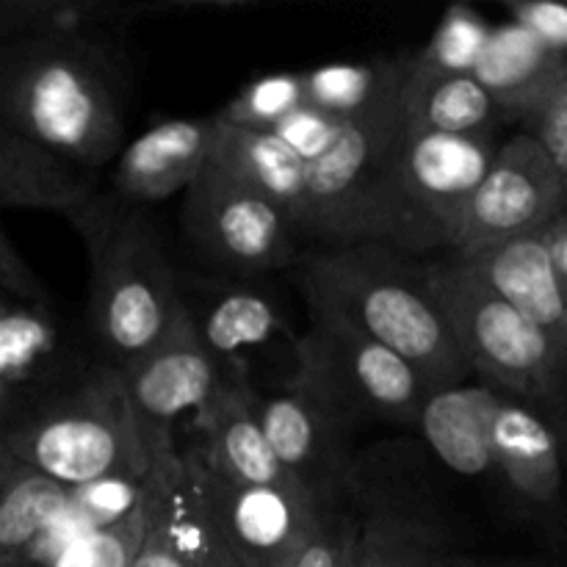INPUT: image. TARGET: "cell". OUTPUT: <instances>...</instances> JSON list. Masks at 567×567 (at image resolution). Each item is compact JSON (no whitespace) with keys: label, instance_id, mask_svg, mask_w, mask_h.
I'll return each mask as SVG.
<instances>
[{"label":"cell","instance_id":"obj_1","mask_svg":"<svg viewBox=\"0 0 567 567\" xmlns=\"http://www.w3.org/2000/svg\"><path fill=\"white\" fill-rule=\"evenodd\" d=\"M131 78L114 33L0 37V127L83 172L125 144Z\"/></svg>","mask_w":567,"mask_h":567},{"label":"cell","instance_id":"obj_2","mask_svg":"<svg viewBox=\"0 0 567 567\" xmlns=\"http://www.w3.org/2000/svg\"><path fill=\"white\" fill-rule=\"evenodd\" d=\"M305 302L413 365L432 391L471 380L449 332L424 258L382 241L308 247L297 260Z\"/></svg>","mask_w":567,"mask_h":567},{"label":"cell","instance_id":"obj_3","mask_svg":"<svg viewBox=\"0 0 567 567\" xmlns=\"http://www.w3.org/2000/svg\"><path fill=\"white\" fill-rule=\"evenodd\" d=\"M89 255V336L103 363L122 369L164 338L181 310L177 271L147 208L114 192L66 214Z\"/></svg>","mask_w":567,"mask_h":567},{"label":"cell","instance_id":"obj_4","mask_svg":"<svg viewBox=\"0 0 567 567\" xmlns=\"http://www.w3.org/2000/svg\"><path fill=\"white\" fill-rule=\"evenodd\" d=\"M0 441L66 491L114 476H150L122 377L103 360L37 408L3 421Z\"/></svg>","mask_w":567,"mask_h":567},{"label":"cell","instance_id":"obj_5","mask_svg":"<svg viewBox=\"0 0 567 567\" xmlns=\"http://www.w3.org/2000/svg\"><path fill=\"white\" fill-rule=\"evenodd\" d=\"M402 131L396 97L365 120L349 122L341 142L308 166L302 205L293 216L302 249L382 241L410 252L396 183Z\"/></svg>","mask_w":567,"mask_h":567},{"label":"cell","instance_id":"obj_6","mask_svg":"<svg viewBox=\"0 0 567 567\" xmlns=\"http://www.w3.org/2000/svg\"><path fill=\"white\" fill-rule=\"evenodd\" d=\"M449 332L471 377L540 410L563 404L567 349L493 297L452 252L424 258Z\"/></svg>","mask_w":567,"mask_h":567},{"label":"cell","instance_id":"obj_7","mask_svg":"<svg viewBox=\"0 0 567 567\" xmlns=\"http://www.w3.org/2000/svg\"><path fill=\"white\" fill-rule=\"evenodd\" d=\"M177 297L221 380L255 393L291 385L302 332H293L269 288L258 280L192 275L177 277Z\"/></svg>","mask_w":567,"mask_h":567},{"label":"cell","instance_id":"obj_8","mask_svg":"<svg viewBox=\"0 0 567 567\" xmlns=\"http://www.w3.org/2000/svg\"><path fill=\"white\" fill-rule=\"evenodd\" d=\"M291 382L330 404L349 426H415L432 388L399 354L330 316L310 313L299 336V369Z\"/></svg>","mask_w":567,"mask_h":567},{"label":"cell","instance_id":"obj_9","mask_svg":"<svg viewBox=\"0 0 567 567\" xmlns=\"http://www.w3.org/2000/svg\"><path fill=\"white\" fill-rule=\"evenodd\" d=\"M183 236L221 277L260 280L291 269L302 241L277 203L208 164L183 192Z\"/></svg>","mask_w":567,"mask_h":567},{"label":"cell","instance_id":"obj_10","mask_svg":"<svg viewBox=\"0 0 567 567\" xmlns=\"http://www.w3.org/2000/svg\"><path fill=\"white\" fill-rule=\"evenodd\" d=\"M116 371L122 377L150 476L177 474L181 468L177 432L183 421L192 424L194 415L225 382L199 343L183 305L164 338Z\"/></svg>","mask_w":567,"mask_h":567},{"label":"cell","instance_id":"obj_11","mask_svg":"<svg viewBox=\"0 0 567 567\" xmlns=\"http://www.w3.org/2000/svg\"><path fill=\"white\" fill-rule=\"evenodd\" d=\"M496 147V138L437 136L404 127L396 183L415 258H432L454 247L465 208Z\"/></svg>","mask_w":567,"mask_h":567},{"label":"cell","instance_id":"obj_12","mask_svg":"<svg viewBox=\"0 0 567 567\" xmlns=\"http://www.w3.org/2000/svg\"><path fill=\"white\" fill-rule=\"evenodd\" d=\"M181 457L197 480L221 548L241 567H286L313 535L321 507L330 498L291 480L280 485H236L208 474L188 449H181Z\"/></svg>","mask_w":567,"mask_h":567},{"label":"cell","instance_id":"obj_13","mask_svg":"<svg viewBox=\"0 0 567 567\" xmlns=\"http://www.w3.org/2000/svg\"><path fill=\"white\" fill-rule=\"evenodd\" d=\"M567 208V175L524 133L498 142L452 249L535 233Z\"/></svg>","mask_w":567,"mask_h":567},{"label":"cell","instance_id":"obj_14","mask_svg":"<svg viewBox=\"0 0 567 567\" xmlns=\"http://www.w3.org/2000/svg\"><path fill=\"white\" fill-rule=\"evenodd\" d=\"M94 360L53 305L9 299L0 310V424L75 382Z\"/></svg>","mask_w":567,"mask_h":567},{"label":"cell","instance_id":"obj_15","mask_svg":"<svg viewBox=\"0 0 567 567\" xmlns=\"http://www.w3.org/2000/svg\"><path fill=\"white\" fill-rule=\"evenodd\" d=\"M258 419L282 474L319 496L347 493L352 474V426L308 388L291 385L260 393Z\"/></svg>","mask_w":567,"mask_h":567},{"label":"cell","instance_id":"obj_16","mask_svg":"<svg viewBox=\"0 0 567 567\" xmlns=\"http://www.w3.org/2000/svg\"><path fill=\"white\" fill-rule=\"evenodd\" d=\"M216 120H166L116 153L111 192L133 205L164 203L183 194L210 164Z\"/></svg>","mask_w":567,"mask_h":567},{"label":"cell","instance_id":"obj_17","mask_svg":"<svg viewBox=\"0 0 567 567\" xmlns=\"http://www.w3.org/2000/svg\"><path fill=\"white\" fill-rule=\"evenodd\" d=\"M449 252L493 297L518 310L524 319H529L546 336H551L559 347L567 349V288L559 286V280L554 277L537 230L474 244V247L449 249Z\"/></svg>","mask_w":567,"mask_h":567},{"label":"cell","instance_id":"obj_18","mask_svg":"<svg viewBox=\"0 0 567 567\" xmlns=\"http://www.w3.org/2000/svg\"><path fill=\"white\" fill-rule=\"evenodd\" d=\"M260 393L221 382L214 396L192 419L197 437L186 446L208 474L236 485H280L288 482L277 465L258 419Z\"/></svg>","mask_w":567,"mask_h":567},{"label":"cell","instance_id":"obj_19","mask_svg":"<svg viewBox=\"0 0 567 567\" xmlns=\"http://www.w3.org/2000/svg\"><path fill=\"white\" fill-rule=\"evenodd\" d=\"M487 454L493 474L526 504L559 507V432L546 410L498 391L487 419Z\"/></svg>","mask_w":567,"mask_h":567},{"label":"cell","instance_id":"obj_20","mask_svg":"<svg viewBox=\"0 0 567 567\" xmlns=\"http://www.w3.org/2000/svg\"><path fill=\"white\" fill-rule=\"evenodd\" d=\"M219 548L197 480L181 457L177 474L153 476L150 524L131 567H208Z\"/></svg>","mask_w":567,"mask_h":567},{"label":"cell","instance_id":"obj_21","mask_svg":"<svg viewBox=\"0 0 567 567\" xmlns=\"http://www.w3.org/2000/svg\"><path fill=\"white\" fill-rule=\"evenodd\" d=\"M147 480L114 476V480L89 482L66 491L61 507L44 520L37 535L28 537L20 548L0 557V567H50L66 548L81 543L94 532L109 529L144 502L150 491Z\"/></svg>","mask_w":567,"mask_h":567},{"label":"cell","instance_id":"obj_22","mask_svg":"<svg viewBox=\"0 0 567 567\" xmlns=\"http://www.w3.org/2000/svg\"><path fill=\"white\" fill-rule=\"evenodd\" d=\"M498 391L482 382L437 388L421 404L415 426L452 471L463 476L493 474L487 454V419Z\"/></svg>","mask_w":567,"mask_h":567},{"label":"cell","instance_id":"obj_23","mask_svg":"<svg viewBox=\"0 0 567 567\" xmlns=\"http://www.w3.org/2000/svg\"><path fill=\"white\" fill-rule=\"evenodd\" d=\"M563 72H567V59L554 55L513 22H502L491 28L471 78L491 94L504 120L520 122V116Z\"/></svg>","mask_w":567,"mask_h":567},{"label":"cell","instance_id":"obj_24","mask_svg":"<svg viewBox=\"0 0 567 567\" xmlns=\"http://www.w3.org/2000/svg\"><path fill=\"white\" fill-rule=\"evenodd\" d=\"M97 192L92 172H83L37 144L0 127V208H33L72 214Z\"/></svg>","mask_w":567,"mask_h":567},{"label":"cell","instance_id":"obj_25","mask_svg":"<svg viewBox=\"0 0 567 567\" xmlns=\"http://www.w3.org/2000/svg\"><path fill=\"white\" fill-rule=\"evenodd\" d=\"M210 166L280 205L293 225V216L305 197L310 164L293 155L275 133L247 131V127H233L216 120Z\"/></svg>","mask_w":567,"mask_h":567},{"label":"cell","instance_id":"obj_26","mask_svg":"<svg viewBox=\"0 0 567 567\" xmlns=\"http://www.w3.org/2000/svg\"><path fill=\"white\" fill-rule=\"evenodd\" d=\"M402 122L413 133L496 138L504 114L471 75L413 78L408 72L402 94Z\"/></svg>","mask_w":567,"mask_h":567},{"label":"cell","instance_id":"obj_27","mask_svg":"<svg viewBox=\"0 0 567 567\" xmlns=\"http://www.w3.org/2000/svg\"><path fill=\"white\" fill-rule=\"evenodd\" d=\"M408 78V59L336 61L302 72L305 100L341 122H358L399 97Z\"/></svg>","mask_w":567,"mask_h":567},{"label":"cell","instance_id":"obj_28","mask_svg":"<svg viewBox=\"0 0 567 567\" xmlns=\"http://www.w3.org/2000/svg\"><path fill=\"white\" fill-rule=\"evenodd\" d=\"M454 551L430 520L399 513H377L358 524V567H452Z\"/></svg>","mask_w":567,"mask_h":567},{"label":"cell","instance_id":"obj_29","mask_svg":"<svg viewBox=\"0 0 567 567\" xmlns=\"http://www.w3.org/2000/svg\"><path fill=\"white\" fill-rule=\"evenodd\" d=\"M64 496L66 487L50 482L0 441V557L37 535Z\"/></svg>","mask_w":567,"mask_h":567},{"label":"cell","instance_id":"obj_30","mask_svg":"<svg viewBox=\"0 0 567 567\" xmlns=\"http://www.w3.org/2000/svg\"><path fill=\"white\" fill-rule=\"evenodd\" d=\"M491 28V22L471 6H449L424 50L408 59V72L413 78L474 75Z\"/></svg>","mask_w":567,"mask_h":567},{"label":"cell","instance_id":"obj_31","mask_svg":"<svg viewBox=\"0 0 567 567\" xmlns=\"http://www.w3.org/2000/svg\"><path fill=\"white\" fill-rule=\"evenodd\" d=\"M305 103L308 100H305L302 72H277V75L255 78L214 116L233 127L271 131L282 116H288Z\"/></svg>","mask_w":567,"mask_h":567},{"label":"cell","instance_id":"obj_32","mask_svg":"<svg viewBox=\"0 0 567 567\" xmlns=\"http://www.w3.org/2000/svg\"><path fill=\"white\" fill-rule=\"evenodd\" d=\"M150 498H153V482L144 502L133 513L111 524L109 529L83 537L50 567H131L133 554L138 551V543L150 524Z\"/></svg>","mask_w":567,"mask_h":567},{"label":"cell","instance_id":"obj_33","mask_svg":"<svg viewBox=\"0 0 567 567\" xmlns=\"http://www.w3.org/2000/svg\"><path fill=\"white\" fill-rule=\"evenodd\" d=\"M358 532V520L349 515L343 493H336L321 507V518L313 535L305 540L286 567H343L349 546Z\"/></svg>","mask_w":567,"mask_h":567},{"label":"cell","instance_id":"obj_34","mask_svg":"<svg viewBox=\"0 0 567 567\" xmlns=\"http://www.w3.org/2000/svg\"><path fill=\"white\" fill-rule=\"evenodd\" d=\"M518 125V133L529 136L548 161L567 175V72L554 78L551 86L520 116Z\"/></svg>","mask_w":567,"mask_h":567},{"label":"cell","instance_id":"obj_35","mask_svg":"<svg viewBox=\"0 0 567 567\" xmlns=\"http://www.w3.org/2000/svg\"><path fill=\"white\" fill-rule=\"evenodd\" d=\"M349 122L336 120V116L324 114V111L313 109L310 103L299 105L291 114L282 116L269 133H275L293 155L305 161V164H313V161L324 158L332 147L343 138Z\"/></svg>","mask_w":567,"mask_h":567},{"label":"cell","instance_id":"obj_36","mask_svg":"<svg viewBox=\"0 0 567 567\" xmlns=\"http://www.w3.org/2000/svg\"><path fill=\"white\" fill-rule=\"evenodd\" d=\"M507 14L515 28L529 33L535 42L567 59V9L554 0H509Z\"/></svg>","mask_w":567,"mask_h":567},{"label":"cell","instance_id":"obj_37","mask_svg":"<svg viewBox=\"0 0 567 567\" xmlns=\"http://www.w3.org/2000/svg\"><path fill=\"white\" fill-rule=\"evenodd\" d=\"M0 293L14 302H50V291L0 227Z\"/></svg>","mask_w":567,"mask_h":567},{"label":"cell","instance_id":"obj_38","mask_svg":"<svg viewBox=\"0 0 567 567\" xmlns=\"http://www.w3.org/2000/svg\"><path fill=\"white\" fill-rule=\"evenodd\" d=\"M543 244V252H546L548 264H551L554 277L559 280V286L567 288V208L557 210L546 225L537 230Z\"/></svg>","mask_w":567,"mask_h":567},{"label":"cell","instance_id":"obj_39","mask_svg":"<svg viewBox=\"0 0 567 567\" xmlns=\"http://www.w3.org/2000/svg\"><path fill=\"white\" fill-rule=\"evenodd\" d=\"M0 37H17V0H0Z\"/></svg>","mask_w":567,"mask_h":567},{"label":"cell","instance_id":"obj_40","mask_svg":"<svg viewBox=\"0 0 567 567\" xmlns=\"http://www.w3.org/2000/svg\"><path fill=\"white\" fill-rule=\"evenodd\" d=\"M452 567H535V565H513V563H480V559L463 557V554H454Z\"/></svg>","mask_w":567,"mask_h":567},{"label":"cell","instance_id":"obj_41","mask_svg":"<svg viewBox=\"0 0 567 567\" xmlns=\"http://www.w3.org/2000/svg\"><path fill=\"white\" fill-rule=\"evenodd\" d=\"M208 567H241L236 563V559L230 557V554L225 551V548H219V551L214 554V557H210V563H208Z\"/></svg>","mask_w":567,"mask_h":567},{"label":"cell","instance_id":"obj_42","mask_svg":"<svg viewBox=\"0 0 567 567\" xmlns=\"http://www.w3.org/2000/svg\"><path fill=\"white\" fill-rule=\"evenodd\" d=\"M354 535H358V532H354ZM343 567H358V565H354V540H352V546H349L347 559H343Z\"/></svg>","mask_w":567,"mask_h":567},{"label":"cell","instance_id":"obj_43","mask_svg":"<svg viewBox=\"0 0 567 567\" xmlns=\"http://www.w3.org/2000/svg\"><path fill=\"white\" fill-rule=\"evenodd\" d=\"M6 302H9V297H3V293H0V310L6 308Z\"/></svg>","mask_w":567,"mask_h":567}]
</instances>
